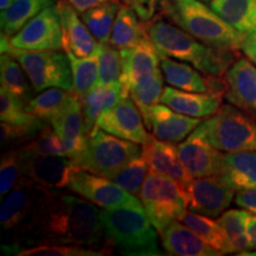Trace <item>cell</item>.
<instances>
[{"label": "cell", "instance_id": "cell-1", "mask_svg": "<svg viewBox=\"0 0 256 256\" xmlns=\"http://www.w3.org/2000/svg\"><path fill=\"white\" fill-rule=\"evenodd\" d=\"M101 210L83 197H76L58 188H48L34 218L11 247L2 250L17 255L18 244L32 247L34 243L76 244L95 249L112 250L104 224Z\"/></svg>", "mask_w": 256, "mask_h": 256}, {"label": "cell", "instance_id": "cell-2", "mask_svg": "<svg viewBox=\"0 0 256 256\" xmlns=\"http://www.w3.org/2000/svg\"><path fill=\"white\" fill-rule=\"evenodd\" d=\"M147 32L160 55L191 63L206 75L223 76L238 56L234 50L206 46L183 28L160 18L153 19L147 25Z\"/></svg>", "mask_w": 256, "mask_h": 256}, {"label": "cell", "instance_id": "cell-3", "mask_svg": "<svg viewBox=\"0 0 256 256\" xmlns=\"http://www.w3.org/2000/svg\"><path fill=\"white\" fill-rule=\"evenodd\" d=\"M100 217L112 249L128 256L162 255L156 229L144 206L102 209Z\"/></svg>", "mask_w": 256, "mask_h": 256}, {"label": "cell", "instance_id": "cell-4", "mask_svg": "<svg viewBox=\"0 0 256 256\" xmlns=\"http://www.w3.org/2000/svg\"><path fill=\"white\" fill-rule=\"evenodd\" d=\"M164 10L172 23L202 43L217 49L241 50L243 34L200 0H166Z\"/></svg>", "mask_w": 256, "mask_h": 256}, {"label": "cell", "instance_id": "cell-5", "mask_svg": "<svg viewBox=\"0 0 256 256\" xmlns=\"http://www.w3.org/2000/svg\"><path fill=\"white\" fill-rule=\"evenodd\" d=\"M122 57V83L128 96L138 106L156 104L164 90V75L160 52L148 38L128 49L120 50Z\"/></svg>", "mask_w": 256, "mask_h": 256}, {"label": "cell", "instance_id": "cell-6", "mask_svg": "<svg viewBox=\"0 0 256 256\" xmlns=\"http://www.w3.org/2000/svg\"><path fill=\"white\" fill-rule=\"evenodd\" d=\"M196 130L220 152L256 150V115L234 104H223Z\"/></svg>", "mask_w": 256, "mask_h": 256}, {"label": "cell", "instance_id": "cell-7", "mask_svg": "<svg viewBox=\"0 0 256 256\" xmlns=\"http://www.w3.org/2000/svg\"><path fill=\"white\" fill-rule=\"evenodd\" d=\"M12 55L23 66L32 88L40 92L49 88L72 90V70L68 54L58 50H23L12 46L2 34V54Z\"/></svg>", "mask_w": 256, "mask_h": 256}, {"label": "cell", "instance_id": "cell-8", "mask_svg": "<svg viewBox=\"0 0 256 256\" xmlns=\"http://www.w3.org/2000/svg\"><path fill=\"white\" fill-rule=\"evenodd\" d=\"M138 197L158 232L179 220L188 208V192L174 179L154 171L148 172Z\"/></svg>", "mask_w": 256, "mask_h": 256}, {"label": "cell", "instance_id": "cell-9", "mask_svg": "<svg viewBox=\"0 0 256 256\" xmlns=\"http://www.w3.org/2000/svg\"><path fill=\"white\" fill-rule=\"evenodd\" d=\"M142 154L139 144L121 139L104 130H92L84 151L74 162L81 170L110 178L128 162Z\"/></svg>", "mask_w": 256, "mask_h": 256}, {"label": "cell", "instance_id": "cell-10", "mask_svg": "<svg viewBox=\"0 0 256 256\" xmlns=\"http://www.w3.org/2000/svg\"><path fill=\"white\" fill-rule=\"evenodd\" d=\"M46 191V188L23 176L2 200L0 208V223L2 229L14 234L12 244L16 243L14 241H17L34 218Z\"/></svg>", "mask_w": 256, "mask_h": 256}, {"label": "cell", "instance_id": "cell-11", "mask_svg": "<svg viewBox=\"0 0 256 256\" xmlns=\"http://www.w3.org/2000/svg\"><path fill=\"white\" fill-rule=\"evenodd\" d=\"M18 151L23 176L44 188H69L74 174L81 170L69 156L37 154L22 147Z\"/></svg>", "mask_w": 256, "mask_h": 256}, {"label": "cell", "instance_id": "cell-12", "mask_svg": "<svg viewBox=\"0 0 256 256\" xmlns=\"http://www.w3.org/2000/svg\"><path fill=\"white\" fill-rule=\"evenodd\" d=\"M69 188L80 197L102 209L119 206H144L134 194L119 186L112 179L78 170L69 184Z\"/></svg>", "mask_w": 256, "mask_h": 256}, {"label": "cell", "instance_id": "cell-13", "mask_svg": "<svg viewBox=\"0 0 256 256\" xmlns=\"http://www.w3.org/2000/svg\"><path fill=\"white\" fill-rule=\"evenodd\" d=\"M12 46L23 50H60L62 22L57 5L44 8L17 34L10 37Z\"/></svg>", "mask_w": 256, "mask_h": 256}, {"label": "cell", "instance_id": "cell-14", "mask_svg": "<svg viewBox=\"0 0 256 256\" xmlns=\"http://www.w3.org/2000/svg\"><path fill=\"white\" fill-rule=\"evenodd\" d=\"M235 191L223 174L194 178L188 191V209L214 218L228 209Z\"/></svg>", "mask_w": 256, "mask_h": 256}, {"label": "cell", "instance_id": "cell-15", "mask_svg": "<svg viewBox=\"0 0 256 256\" xmlns=\"http://www.w3.org/2000/svg\"><path fill=\"white\" fill-rule=\"evenodd\" d=\"M98 128L115 136L136 142L142 146L145 145L151 136L146 132L142 112L130 96L124 98L114 107L104 112L98 116L92 130H98Z\"/></svg>", "mask_w": 256, "mask_h": 256}, {"label": "cell", "instance_id": "cell-16", "mask_svg": "<svg viewBox=\"0 0 256 256\" xmlns=\"http://www.w3.org/2000/svg\"><path fill=\"white\" fill-rule=\"evenodd\" d=\"M138 107L151 136L162 142L171 144L183 142L202 122L198 118L180 114L162 104Z\"/></svg>", "mask_w": 256, "mask_h": 256}, {"label": "cell", "instance_id": "cell-17", "mask_svg": "<svg viewBox=\"0 0 256 256\" xmlns=\"http://www.w3.org/2000/svg\"><path fill=\"white\" fill-rule=\"evenodd\" d=\"M179 158L194 178L220 174L223 153L211 146L202 134L194 130L177 146Z\"/></svg>", "mask_w": 256, "mask_h": 256}, {"label": "cell", "instance_id": "cell-18", "mask_svg": "<svg viewBox=\"0 0 256 256\" xmlns=\"http://www.w3.org/2000/svg\"><path fill=\"white\" fill-rule=\"evenodd\" d=\"M74 94V92H72ZM68 150L69 158L75 160L87 146L89 132L86 126L82 100L75 94L58 116L50 122Z\"/></svg>", "mask_w": 256, "mask_h": 256}, {"label": "cell", "instance_id": "cell-19", "mask_svg": "<svg viewBox=\"0 0 256 256\" xmlns=\"http://www.w3.org/2000/svg\"><path fill=\"white\" fill-rule=\"evenodd\" d=\"M142 156L148 162L151 171L171 177L185 191H188L194 177L185 168L174 144L162 142L151 136L145 145H142Z\"/></svg>", "mask_w": 256, "mask_h": 256}, {"label": "cell", "instance_id": "cell-20", "mask_svg": "<svg viewBox=\"0 0 256 256\" xmlns=\"http://www.w3.org/2000/svg\"><path fill=\"white\" fill-rule=\"evenodd\" d=\"M62 22V46L66 54L88 57L96 52L98 42L78 17V11L66 0L57 2Z\"/></svg>", "mask_w": 256, "mask_h": 256}, {"label": "cell", "instance_id": "cell-21", "mask_svg": "<svg viewBox=\"0 0 256 256\" xmlns=\"http://www.w3.org/2000/svg\"><path fill=\"white\" fill-rule=\"evenodd\" d=\"M229 104L256 115V66L248 58H238L226 72Z\"/></svg>", "mask_w": 256, "mask_h": 256}, {"label": "cell", "instance_id": "cell-22", "mask_svg": "<svg viewBox=\"0 0 256 256\" xmlns=\"http://www.w3.org/2000/svg\"><path fill=\"white\" fill-rule=\"evenodd\" d=\"M222 98L218 95L208 92H186L170 86L162 90L160 102L180 114L204 119L214 115L220 110L222 106Z\"/></svg>", "mask_w": 256, "mask_h": 256}, {"label": "cell", "instance_id": "cell-23", "mask_svg": "<svg viewBox=\"0 0 256 256\" xmlns=\"http://www.w3.org/2000/svg\"><path fill=\"white\" fill-rule=\"evenodd\" d=\"M160 234L162 244L168 255L177 256H217L222 252L216 250L204 241L186 224L176 220Z\"/></svg>", "mask_w": 256, "mask_h": 256}, {"label": "cell", "instance_id": "cell-24", "mask_svg": "<svg viewBox=\"0 0 256 256\" xmlns=\"http://www.w3.org/2000/svg\"><path fill=\"white\" fill-rule=\"evenodd\" d=\"M148 38L147 24L132 6H121L115 18L110 44L119 50L132 48Z\"/></svg>", "mask_w": 256, "mask_h": 256}, {"label": "cell", "instance_id": "cell-25", "mask_svg": "<svg viewBox=\"0 0 256 256\" xmlns=\"http://www.w3.org/2000/svg\"><path fill=\"white\" fill-rule=\"evenodd\" d=\"M220 174L236 191L256 188V150L226 153Z\"/></svg>", "mask_w": 256, "mask_h": 256}, {"label": "cell", "instance_id": "cell-26", "mask_svg": "<svg viewBox=\"0 0 256 256\" xmlns=\"http://www.w3.org/2000/svg\"><path fill=\"white\" fill-rule=\"evenodd\" d=\"M128 94L124 90L122 83L115 82L104 86H96L92 90L81 98L84 112V119L87 130L90 134L95 126L96 120L104 112L110 110L118 102L124 98H127Z\"/></svg>", "mask_w": 256, "mask_h": 256}, {"label": "cell", "instance_id": "cell-27", "mask_svg": "<svg viewBox=\"0 0 256 256\" xmlns=\"http://www.w3.org/2000/svg\"><path fill=\"white\" fill-rule=\"evenodd\" d=\"M160 66L165 81L171 87L194 92H208L206 78L200 75V70L192 68L188 63L178 62V60L160 55Z\"/></svg>", "mask_w": 256, "mask_h": 256}, {"label": "cell", "instance_id": "cell-28", "mask_svg": "<svg viewBox=\"0 0 256 256\" xmlns=\"http://www.w3.org/2000/svg\"><path fill=\"white\" fill-rule=\"evenodd\" d=\"M210 8L241 34L256 26V0H211Z\"/></svg>", "mask_w": 256, "mask_h": 256}, {"label": "cell", "instance_id": "cell-29", "mask_svg": "<svg viewBox=\"0 0 256 256\" xmlns=\"http://www.w3.org/2000/svg\"><path fill=\"white\" fill-rule=\"evenodd\" d=\"M51 5H55V0H14L8 8L2 11V34L12 37L32 18Z\"/></svg>", "mask_w": 256, "mask_h": 256}, {"label": "cell", "instance_id": "cell-30", "mask_svg": "<svg viewBox=\"0 0 256 256\" xmlns=\"http://www.w3.org/2000/svg\"><path fill=\"white\" fill-rule=\"evenodd\" d=\"M72 90L62 88H49L34 96L25 106V110L44 122L49 124L62 113L72 98Z\"/></svg>", "mask_w": 256, "mask_h": 256}, {"label": "cell", "instance_id": "cell-31", "mask_svg": "<svg viewBox=\"0 0 256 256\" xmlns=\"http://www.w3.org/2000/svg\"><path fill=\"white\" fill-rule=\"evenodd\" d=\"M0 81L2 88L6 89L25 104H28L36 92L32 88L23 66L8 52L2 54L0 57Z\"/></svg>", "mask_w": 256, "mask_h": 256}, {"label": "cell", "instance_id": "cell-32", "mask_svg": "<svg viewBox=\"0 0 256 256\" xmlns=\"http://www.w3.org/2000/svg\"><path fill=\"white\" fill-rule=\"evenodd\" d=\"M120 8V2L115 0L94 6L81 14L83 23L98 43H110L112 28Z\"/></svg>", "mask_w": 256, "mask_h": 256}, {"label": "cell", "instance_id": "cell-33", "mask_svg": "<svg viewBox=\"0 0 256 256\" xmlns=\"http://www.w3.org/2000/svg\"><path fill=\"white\" fill-rule=\"evenodd\" d=\"M68 56L72 70V92L78 98H83L98 86V48L96 52L88 57H76L72 54H68Z\"/></svg>", "mask_w": 256, "mask_h": 256}, {"label": "cell", "instance_id": "cell-34", "mask_svg": "<svg viewBox=\"0 0 256 256\" xmlns=\"http://www.w3.org/2000/svg\"><path fill=\"white\" fill-rule=\"evenodd\" d=\"M179 220L186 224L188 228L198 234L208 244L215 248L216 250L222 254H229L228 240L217 220L215 222L211 220V217L200 215L194 211H185Z\"/></svg>", "mask_w": 256, "mask_h": 256}, {"label": "cell", "instance_id": "cell-35", "mask_svg": "<svg viewBox=\"0 0 256 256\" xmlns=\"http://www.w3.org/2000/svg\"><path fill=\"white\" fill-rule=\"evenodd\" d=\"M25 106H26L25 102L19 100L6 89L2 88L0 90V118H2V121L16 124V126L30 128L37 133L40 132L48 124L38 119L34 115L28 113L25 110Z\"/></svg>", "mask_w": 256, "mask_h": 256}, {"label": "cell", "instance_id": "cell-36", "mask_svg": "<svg viewBox=\"0 0 256 256\" xmlns=\"http://www.w3.org/2000/svg\"><path fill=\"white\" fill-rule=\"evenodd\" d=\"M249 211L242 209H232L224 211L218 217L217 222L226 234L229 243L230 252H241L249 250L247 235H246V223Z\"/></svg>", "mask_w": 256, "mask_h": 256}, {"label": "cell", "instance_id": "cell-37", "mask_svg": "<svg viewBox=\"0 0 256 256\" xmlns=\"http://www.w3.org/2000/svg\"><path fill=\"white\" fill-rule=\"evenodd\" d=\"M148 162L142 154L128 162L119 171L110 176V179L130 194L138 196L140 194L147 174H148Z\"/></svg>", "mask_w": 256, "mask_h": 256}, {"label": "cell", "instance_id": "cell-38", "mask_svg": "<svg viewBox=\"0 0 256 256\" xmlns=\"http://www.w3.org/2000/svg\"><path fill=\"white\" fill-rule=\"evenodd\" d=\"M110 250L95 249L76 244H56L42 243L34 247L23 248L18 252V256H104L110 255Z\"/></svg>", "mask_w": 256, "mask_h": 256}, {"label": "cell", "instance_id": "cell-39", "mask_svg": "<svg viewBox=\"0 0 256 256\" xmlns=\"http://www.w3.org/2000/svg\"><path fill=\"white\" fill-rule=\"evenodd\" d=\"M122 75L121 51L110 43L98 44V86L120 82Z\"/></svg>", "mask_w": 256, "mask_h": 256}, {"label": "cell", "instance_id": "cell-40", "mask_svg": "<svg viewBox=\"0 0 256 256\" xmlns=\"http://www.w3.org/2000/svg\"><path fill=\"white\" fill-rule=\"evenodd\" d=\"M22 148L25 151L37 153L44 156H69L68 150L64 145L63 140L58 136L52 127L46 124L34 139Z\"/></svg>", "mask_w": 256, "mask_h": 256}, {"label": "cell", "instance_id": "cell-41", "mask_svg": "<svg viewBox=\"0 0 256 256\" xmlns=\"http://www.w3.org/2000/svg\"><path fill=\"white\" fill-rule=\"evenodd\" d=\"M23 172L20 168L18 150H8L2 156L0 164V196H5L14 188L20 178Z\"/></svg>", "mask_w": 256, "mask_h": 256}, {"label": "cell", "instance_id": "cell-42", "mask_svg": "<svg viewBox=\"0 0 256 256\" xmlns=\"http://www.w3.org/2000/svg\"><path fill=\"white\" fill-rule=\"evenodd\" d=\"M38 133L34 132V130H30V128L16 126V124L2 121V124H0V142H2V147L19 145L26 140H32Z\"/></svg>", "mask_w": 256, "mask_h": 256}, {"label": "cell", "instance_id": "cell-43", "mask_svg": "<svg viewBox=\"0 0 256 256\" xmlns=\"http://www.w3.org/2000/svg\"><path fill=\"white\" fill-rule=\"evenodd\" d=\"M124 2L136 10V14L140 16L142 20L147 22L154 16L156 4L160 0H124ZM162 2L164 4L166 0H162Z\"/></svg>", "mask_w": 256, "mask_h": 256}, {"label": "cell", "instance_id": "cell-44", "mask_svg": "<svg viewBox=\"0 0 256 256\" xmlns=\"http://www.w3.org/2000/svg\"><path fill=\"white\" fill-rule=\"evenodd\" d=\"M235 203L242 209L252 214H256V188L238 191L235 196Z\"/></svg>", "mask_w": 256, "mask_h": 256}, {"label": "cell", "instance_id": "cell-45", "mask_svg": "<svg viewBox=\"0 0 256 256\" xmlns=\"http://www.w3.org/2000/svg\"><path fill=\"white\" fill-rule=\"evenodd\" d=\"M241 50L247 58L256 66V26L243 34Z\"/></svg>", "mask_w": 256, "mask_h": 256}, {"label": "cell", "instance_id": "cell-46", "mask_svg": "<svg viewBox=\"0 0 256 256\" xmlns=\"http://www.w3.org/2000/svg\"><path fill=\"white\" fill-rule=\"evenodd\" d=\"M246 235H247L249 250L256 249V214H249L246 223Z\"/></svg>", "mask_w": 256, "mask_h": 256}, {"label": "cell", "instance_id": "cell-47", "mask_svg": "<svg viewBox=\"0 0 256 256\" xmlns=\"http://www.w3.org/2000/svg\"><path fill=\"white\" fill-rule=\"evenodd\" d=\"M66 2L78 11V14H81L87 10L94 8V6L104 4V2H115V0H66Z\"/></svg>", "mask_w": 256, "mask_h": 256}, {"label": "cell", "instance_id": "cell-48", "mask_svg": "<svg viewBox=\"0 0 256 256\" xmlns=\"http://www.w3.org/2000/svg\"><path fill=\"white\" fill-rule=\"evenodd\" d=\"M14 2V0H0V10H2V11H4V10L8 8Z\"/></svg>", "mask_w": 256, "mask_h": 256}]
</instances>
